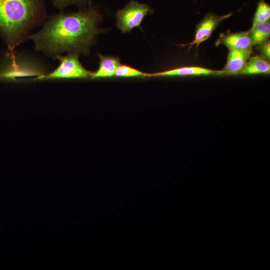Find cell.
<instances>
[{
	"label": "cell",
	"mask_w": 270,
	"mask_h": 270,
	"mask_svg": "<svg viewBox=\"0 0 270 270\" xmlns=\"http://www.w3.org/2000/svg\"><path fill=\"white\" fill-rule=\"evenodd\" d=\"M102 18L98 10L91 6L76 12L61 10L52 14L30 38L35 50L53 60L66 52L87 55L100 32Z\"/></svg>",
	"instance_id": "obj_1"
},
{
	"label": "cell",
	"mask_w": 270,
	"mask_h": 270,
	"mask_svg": "<svg viewBox=\"0 0 270 270\" xmlns=\"http://www.w3.org/2000/svg\"><path fill=\"white\" fill-rule=\"evenodd\" d=\"M47 16L45 0H0V36L13 64H16L15 48L29 39Z\"/></svg>",
	"instance_id": "obj_2"
},
{
	"label": "cell",
	"mask_w": 270,
	"mask_h": 270,
	"mask_svg": "<svg viewBox=\"0 0 270 270\" xmlns=\"http://www.w3.org/2000/svg\"><path fill=\"white\" fill-rule=\"evenodd\" d=\"M60 64L52 72L40 75L38 78H91L93 72L86 70L79 60V54L68 53L66 56H60L57 58Z\"/></svg>",
	"instance_id": "obj_3"
},
{
	"label": "cell",
	"mask_w": 270,
	"mask_h": 270,
	"mask_svg": "<svg viewBox=\"0 0 270 270\" xmlns=\"http://www.w3.org/2000/svg\"><path fill=\"white\" fill-rule=\"evenodd\" d=\"M152 12L148 4L132 0L116 12L117 27L122 32H130L134 28L140 26L144 18Z\"/></svg>",
	"instance_id": "obj_4"
},
{
	"label": "cell",
	"mask_w": 270,
	"mask_h": 270,
	"mask_svg": "<svg viewBox=\"0 0 270 270\" xmlns=\"http://www.w3.org/2000/svg\"><path fill=\"white\" fill-rule=\"evenodd\" d=\"M232 15L229 13L223 16H218L212 13L207 14L202 20L196 26L194 38L192 42L181 44L182 46H189V50L196 44L198 48L200 44L207 40L220 24Z\"/></svg>",
	"instance_id": "obj_5"
},
{
	"label": "cell",
	"mask_w": 270,
	"mask_h": 270,
	"mask_svg": "<svg viewBox=\"0 0 270 270\" xmlns=\"http://www.w3.org/2000/svg\"><path fill=\"white\" fill-rule=\"evenodd\" d=\"M224 45L229 50L252 51L254 46L248 35V31L222 34L216 44Z\"/></svg>",
	"instance_id": "obj_6"
},
{
	"label": "cell",
	"mask_w": 270,
	"mask_h": 270,
	"mask_svg": "<svg viewBox=\"0 0 270 270\" xmlns=\"http://www.w3.org/2000/svg\"><path fill=\"white\" fill-rule=\"evenodd\" d=\"M252 51L229 50L226 63L222 75H236L246 65Z\"/></svg>",
	"instance_id": "obj_7"
},
{
	"label": "cell",
	"mask_w": 270,
	"mask_h": 270,
	"mask_svg": "<svg viewBox=\"0 0 270 270\" xmlns=\"http://www.w3.org/2000/svg\"><path fill=\"white\" fill-rule=\"evenodd\" d=\"M222 75V71L197 66H184L164 72L148 74V76Z\"/></svg>",
	"instance_id": "obj_8"
},
{
	"label": "cell",
	"mask_w": 270,
	"mask_h": 270,
	"mask_svg": "<svg viewBox=\"0 0 270 270\" xmlns=\"http://www.w3.org/2000/svg\"><path fill=\"white\" fill-rule=\"evenodd\" d=\"M270 73L269 61L261 56H256L249 58L244 66L236 75L270 74Z\"/></svg>",
	"instance_id": "obj_9"
},
{
	"label": "cell",
	"mask_w": 270,
	"mask_h": 270,
	"mask_svg": "<svg viewBox=\"0 0 270 270\" xmlns=\"http://www.w3.org/2000/svg\"><path fill=\"white\" fill-rule=\"evenodd\" d=\"M100 64L97 70L93 72L91 78H110L114 76L115 71L120 64L118 58L112 56H104L98 54Z\"/></svg>",
	"instance_id": "obj_10"
},
{
	"label": "cell",
	"mask_w": 270,
	"mask_h": 270,
	"mask_svg": "<svg viewBox=\"0 0 270 270\" xmlns=\"http://www.w3.org/2000/svg\"><path fill=\"white\" fill-rule=\"evenodd\" d=\"M248 35L253 46H258L266 42L270 36V21L252 26L248 30Z\"/></svg>",
	"instance_id": "obj_11"
},
{
	"label": "cell",
	"mask_w": 270,
	"mask_h": 270,
	"mask_svg": "<svg viewBox=\"0 0 270 270\" xmlns=\"http://www.w3.org/2000/svg\"><path fill=\"white\" fill-rule=\"evenodd\" d=\"M270 6L264 0H260L252 20V26L256 24L270 21Z\"/></svg>",
	"instance_id": "obj_12"
},
{
	"label": "cell",
	"mask_w": 270,
	"mask_h": 270,
	"mask_svg": "<svg viewBox=\"0 0 270 270\" xmlns=\"http://www.w3.org/2000/svg\"><path fill=\"white\" fill-rule=\"evenodd\" d=\"M148 74L127 65L120 64L116 69L114 76L117 77L148 76Z\"/></svg>",
	"instance_id": "obj_13"
},
{
	"label": "cell",
	"mask_w": 270,
	"mask_h": 270,
	"mask_svg": "<svg viewBox=\"0 0 270 270\" xmlns=\"http://www.w3.org/2000/svg\"><path fill=\"white\" fill-rule=\"evenodd\" d=\"M54 6L60 10L72 5H76L81 7L90 6L91 0H51Z\"/></svg>",
	"instance_id": "obj_14"
},
{
	"label": "cell",
	"mask_w": 270,
	"mask_h": 270,
	"mask_svg": "<svg viewBox=\"0 0 270 270\" xmlns=\"http://www.w3.org/2000/svg\"><path fill=\"white\" fill-rule=\"evenodd\" d=\"M259 50L261 54V56L266 58L268 61L270 60V41L267 40L264 44L258 45Z\"/></svg>",
	"instance_id": "obj_15"
}]
</instances>
